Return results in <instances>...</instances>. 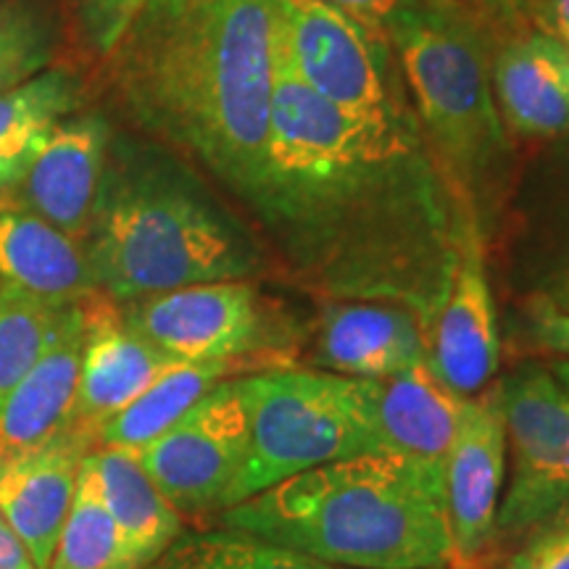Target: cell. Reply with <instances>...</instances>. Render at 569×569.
I'll use <instances>...</instances> for the list:
<instances>
[{"label":"cell","mask_w":569,"mask_h":569,"mask_svg":"<svg viewBox=\"0 0 569 569\" xmlns=\"http://www.w3.org/2000/svg\"><path fill=\"white\" fill-rule=\"evenodd\" d=\"M253 367L240 361H182L159 377L130 407L113 415L92 432L96 448H138L159 438L177 419L188 415L201 398L230 380L251 375Z\"/></svg>","instance_id":"obj_22"},{"label":"cell","mask_w":569,"mask_h":569,"mask_svg":"<svg viewBox=\"0 0 569 569\" xmlns=\"http://www.w3.org/2000/svg\"><path fill=\"white\" fill-rule=\"evenodd\" d=\"M0 569H34L30 551L0 515Z\"/></svg>","instance_id":"obj_35"},{"label":"cell","mask_w":569,"mask_h":569,"mask_svg":"<svg viewBox=\"0 0 569 569\" xmlns=\"http://www.w3.org/2000/svg\"><path fill=\"white\" fill-rule=\"evenodd\" d=\"M219 528L340 569H451L443 461L365 453L224 509Z\"/></svg>","instance_id":"obj_4"},{"label":"cell","mask_w":569,"mask_h":569,"mask_svg":"<svg viewBox=\"0 0 569 569\" xmlns=\"http://www.w3.org/2000/svg\"><path fill=\"white\" fill-rule=\"evenodd\" d=\"M142 569H340L298 557L232 530H206L177 538L159 559Z\"/></svg>","instance_id":"obj_26"},{"label":"cell","mask_w":569,"mask_h":569,"mask_svg":"<svg viewBox=\"0 0 569 569\" xmlns=\"http://www.w3.org/2000/svg\"><path fill=\"white\" fill-rule=\"evenodd\" d=\"M71 306L0 282V401L46 353Z\"/></svg>","instance_id":"obj_25"},{"label":"cell","mask_w":569,"mask_h":569,"mask_svg":"<svg viewBox=\"0 0 569 569\" xmlns=\"http://www.w3.org/2000/svg\"><path fill=\"white\" fill-rule=\"evenodd\" d=\"M48 569H127L122 538L103 501L92 451L80 467L71 509Z\"/></svg>","instance_id":"obj_24"},{"label":"cell","mask_w":569,"mask_h":569,"mask_svg":"<svg viewBox=\"0 0 569 569\" xmlns=\"http://www.w3.org/2000/svg\"><path fill=\"white\" fill-rule=\"evenodd\" d=\"M113 124L98 111H74L48 130L19 180L6 190L19 209L84 240L106 167Z\"/></svg>","instance_id":"obj_13"},{"label":"cell","mask_w":569,"mask_h":569,"mask_svg":"<svg viewBox=\"0 0 569 569\" xmlns=\"http://www.w3.org/2000/svg\"><path fill=\"white\" fill-rule=\"evenodd\" d=\"M525 21L530 30L569 46V0H528Z\"/></svg>","instance_id":"obj_34"},{"label":"cell","mask_w":569,"mask_h":569,"mask_svg":"<svg viewBox=\"0 0 569 569\" xmlns=\"http://www.w3.org/2000/svg\"><path fill=\"white\" fill-rule=\"evenodd\" d=\"M501 361V330L488 274V238L467 209L451 288L430 327L427 365L453 393L478 396Z\"/></svg>","instance_id":"obj_12"},{"label":"cell","mask_w":569,"mask_h":569,"mask_svg":"<svg viewBox=\"0 0 569 569\" xmlns=\"http://www.w3.org/2000/svg\"><path fill=\"white\" fill-rule=\"evenodd\" d=\"M388 40L432 159L490 240L517 172L490 82L493 34L461 3L415 0L390 21Z\"/></svg>","instance_id":"obj_5"},{"label":"cell","mask_w":569,"mask_h":569,"mask_svg":"<svg viewBox=\"0 0 569 569\" xmlns=\"http://www.w3.org/2000/svg\"><path fill=\"white\" fill-rule=\"evenodd\" d=\"M427 3H457V0H427Z\"/></svg>","instance_id":"obj_37"},{"label":"cell","mask_w":569,"mask_h":569,"mask_svg":"<svg viewBox=\"0 0 569 569\" xmlns=\"http://www.w3.org/2000/svg\"><path fill=\"white\" fill-rule=\"evenodd\" d=\"M496 569H569V509L519 536V546Z\"/></svg>","instance_id":"obj_30"},{"label":"cell","mask_w":569,"mask_h":569,"mask_svg":"<svg viewBox=\"0 0 569 569\" xmlns=\"http://www.w3.org/2000/svg\"><path fill=\"white\" fill-rule=\"evenodd\" d=\"M443 475L451 569H480L498 540L496 519L507 486V425L498 380L461 401Z\"/></svg>","instance_id":"obj_11"},{"label":"cell","mask_w":569,"mask_h":569,"mask_svg":"<svg viewBox=\"0 0 569 569\" xmlns=\"http://www.w3.org/2000/svg\"><path fill=\"white\" fill-rule=\"evenodd\" d=\"M248 461L238 503L309 469L382 453L361 380L315 367H269L240 377Z\"/></svg>","instance_id":"obj_6"},{"label":"cell","mask_w":569,"mask_h":569,"mask_svg":"<svg viewBox=\"0 0 569 569\" xmlns=\"http://www.w3.org/2000/svg\"><path fill=\"white\" fill-rule=\"evenodd\" d=\"M280 0H146L106 59L132 132L251 201L272 132Z\"/></svg>","instance_id":"obj_2"},{"label":"cell","mask_w":569,"mask_h":569,"mask_svg":"<svg viewBox=\"0 0 569 569\" xmlns=\"http://www.w3.org/2000/svg\"><path fill=\"white\" fill-rule=\"evenodd\" d=\"M127 325L180 361L301 365L311 319L259 280L203 282L119 303Z\"/></svg>","instance_id":"obj_7"},{"label":"cell","mask_w":569,"mask_h":569,"mask_svg":"<svg viewBox=\"0 0 569 569\" xmlns=\"http://www.w3.org/2000/svg\"><path fill=\"white\" fill-rule=\"evenodd\" d=\"M240 377L219 382L159 438L130 448L182 517H219L238 503L248 461Z\"/></svg>","instance_id":"obj_10"},{"label":"cell","mask_w":569,"mask_h":569,"mask_svg":"<svg viewBox=\"0 0 569 569\" xmlns=\"http://www.w3.org/2000/svg\"><path fill=\"white\" fill-rule=\"evenodd\" d=\"M80 101L82 82L69 69H46L0 96V196L19 180L48 130Z\"/></svg>","instance_id":"obj_23"},{"label":"cell","mask_w":569,"mask_h":569,"mask_svg":"<svg viewBox=\"0 0 569 569\" xmlns=\"http://www.w3.org/2000/svg\"><path fill=\"white\" fill-rule=\"evenodd\" d=\"M106 507L122 538L127 569H142L184 536V517L172 507L130 448H92Z\"/></svg>","instance_id":"obj_21"},{"label":"cell","mask_w":569,"mask_h":569,"mask_svg":"<svg viewBox=\"0 0 569 569\" xmlns=\"http://www.w3.org/2000/svg\"><path fill=\"white\" fill-rule=\"evenodd\" d=\"M430 330L415 311L382 301H319L303 367L380 380L427 361Z\"/></svg>","instance_id":"obj_14"},{"label":"cell","mask_w":569,"mask_h":569,"mask_svg":"<svg viewBox=\"0 0 569 569\" xmlns=\"http://www.w3.org/2000/svg\"><path fill=\"white\" fill-rule=\"evenodd\" d=\"M146 0H71L77 32L84 48L98 59H109L122 42Z\"/></svg>","instance_id":"obj_29"},{"label":"cell","mask_w":569,"mask_h":569,"mask_svg":"<svg viewBox=\"0 0 569 569\" xmlns=\"http://www.w3.org/2000/svg\"><path fill=\"white\" fill-rule=\"evenodd\" d=\"M280 30L282 56L322 101L377 122L417 119L388 34L325 0H280Z\"/></svg>","instance_id":"obj_8"},{"label":"cell","mask_w":569,"mask_h":569,"mask_svg":"<svg viewBox=\"0 0 569 569\" xmlns=\"http://www.w3.org/2000/svg\"><path fill=\"white\" fill-rule=\"evenodd\" d=\"M507 472L496 538H519L569 509V390L549 365L525 361L498 380Z\"/></svg>","instance_id":"obj_9"},{"label":"cell","mask_w":569,"mask_h":569,"mask_svg":"<svg viewBox=\"0 0 569 569\" xmlns=\"http://www.w3.org/2000/svg\"><path fill=\"white\" fill-rule=\"evenodd\" d=\"M369 425L382 453L443 461L465 396L453 393L430 365L380 380H361Z\"/></svg>","instance_id":"obj_19"},{"label":"cell","mask_w":569,"mask_h":569,"mask_svg":"<svg viewBox=\"0 0 569 569\" xmlns=\"http://www.w3.org/2000/svg\"><path fill=\"white\" fill-rule=\"evenodd\" d=\"M457 3L472 11L488 27L490 34H503L528 27V21H525L528 0H457Z\"/></svg>","instance_id":"obj_32"},{"label":"cell","mask_w":569,"mask_h":569,"mask_svg":"<svg viewBox=\"0 0 569 569\" xmlns=\"http://www.w3.org/2000/svg\"><path fill=\"white\" fill-rule=\"evenodd\" d=\"M82 306L84 346L71 425L92 436L106 419L130 407L134 398L182 361L127 325L119 303L109 296L96 293L84 298Z\"/></svg>","instance_id":"obj_15"},{"label":"cell","mask_w":569,"mask_h":569,"mask_svg":"<svg viewBox=\"0 0 569 569\" xmlns=\"http://www.w3.org/2000/svg\"><path fill=\"white\" fill-rule=\"evenodd\" d=\"M549 369L553 372V377H557V380L561 382V386H565L567 390H569V359H553L551 365H549Z\"/></svg>","instance_id":"obj_36"},{"label":"cell","mask_w":569,"mask_h":569,"mask_svg":"<svg viewBox=\"0 0 569 569\" xmlns=\"http://www.w3.org/2000/svg\"><path fill=\"white\" fill-rule=\"evenodd\" d=\"M92 448L90 432L69 422L48 443L0 459V515L30 551L34 569L51 567L80 467Z\"/></svg>","instance_id":"obj_16"},{"label":"cell","mask_w":569,"mask_h":569,"mask_svg":"<svg viewBox=\"0 0 569 569\" xmlns=\"http://www.w3.org/2000/svg\"><path fill=\"white\" fill-rule=\"evenodd\" d=\"M0 282L59 306L101 293L84 240L19 209H0Z\"/></svg>","instance_id":"obj_20"},{"label":"cell","mask_w":569,"mask_h":569,"mask_svg":"<svg viewBox=\"0 0 569 569\" xmlns=\"http://www.w3.org/2000/svg\"><path fill=\"white\" fill-rule=\"evenodd\" d=\"M493 38L490 82L509 138H569V46L530 27Z\"/></svg>","instance_id":"obj_17"},{"label":"cell","mask_w":569,"mask_h":569,"mask_svg":"<svg viewBox=\"0 0 569 569\" xmlns=\"http://www.w3.org/2000/svg\"><path fill=\"white\" fill-rule=\"evenodd\" d=\"M559 211L546 213L536 246H530L532 290L528 296L569 317V198L559 201Z\"/></svg>","instance_id":"obj_28"},{"label":"cell","mask_w":569,"mask_h":569,"mask_svg":"<svg viewBox=\"0 0 569 569\" xmlns=\"http://www.w3.org/2000/svg\"><path fill=\"white\" fill-rule=\"evenodd\" d=\"M84 248L111 301L277 274L261 234L180 153L113 127Z\"/></svg>","instance_id":"obj_3"},{"label":"cell","mask_w":569,"mask_h":569,"mask_svg":"<svg viewBox=\"0 0 569 569\" xmlns=\"http://www.w3.org/2000/svg\"><path fill=\"white\" fill-rule=\"evenodd\" d=\"M519 322H522L525 343L538 348V351L569 359V317L553 309L538 296H525L522 311H519Z\"/></svg>","instance_id":"obj_31"},{"label":"cell","mask_w":569,"mask_h":569,"mask_svg":"<svg viewBox=\"0 0 569 569\" xmlns=\"http://www.w3.org/2000/svg\"><path fill=\"white\" fill-rule=\"evenodd\" d=\"M82 303L71 306L46 353L0 401V459L32 451L69 427L80 388Z\"/></svg>","instance_id":"obj_18"},{"label":"cell","mask_w":569,"mask_h":569,"mask_svg":"<svg viewBox=\"0 0 569 569\" xmlns=\"http://www.w3.org/2000/svg\"><path fill=\"white\" fill-rule=\"evenodd\" d=\"M246 219L277 274L319 301H382L430 330L451 288L467 209L417 119L336 109L280 53L272 132Z\"/></svg>","instance_id":"obj_1"},{"label":"cell","mask_w":569,"mask_h":569,"mask_svg":"<svg viewBox=\"0 0 569 569\" xmlns=\"http://www.w3.org/2000/svg\"><path fill=\"white\" fill-rule=\"evenodd\" d=\"M56 21L40 0H0V96L51 69Z\"/></svg>","instance_id":"obj_27"},{"label":"cell","mask_w":569,"mask_h":569,"mask_svg":"<svg viewBox=\"0 0 569 569\" xmlns=\"http://www.w3.org/2000/svg\"><path fill=\"white\" fill-rule=\"evenodd\" d=\"M332 9L348 13V17L361 21L369 30L388 34V24L415 0H325Z\"/></svg>","instance_id":"obj_33"}]
</instances>
